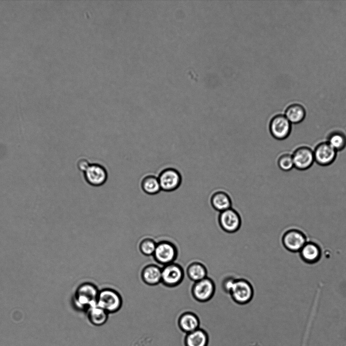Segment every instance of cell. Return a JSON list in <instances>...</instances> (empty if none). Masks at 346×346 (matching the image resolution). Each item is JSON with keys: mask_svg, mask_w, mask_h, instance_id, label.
Masks as SVG:
<instances>
[{"mask_svg": "<svg viewBox=\"0 0 346 346\" xmlns=\"http://www.w3.org/2000/svg\"><path fill=\"white\" fill-rule=\"evenodd\" d=\"M327 142L336 151H340L346 146V137L341 132H334L330 134Z\"/></svg>", "mask_w": 346, "mask_h": 346, "instance_id": "603a6c76", "label": "cell"}, {"mask_svg": "<svg viewBox=\"0 0 346 346\" xmlns=\"http://www.w3.org/2000/svg\"><path fill=\"white\" fill-rule=\"evenodd\" d=\"M141 278L147 285H156L161 283V268L154 264L147 265L141 272Z\"/></svg>", "mask_w": 346, "mask_h": 346, "instance_id": "e0dca14e", "label": "cell"}, {"mask_svg": "<svg viewBox=\"0 0 346 346\" xmlns=\"http://www.w3.org/2000/svg\"><path fill=\"white\" fill-rule=\"evenodd\" d=\"M278 167L282 171H289L294 167L292 156L289 153H283L277 159Z\"/></svg>", "mask_w": 346, "mask_h": 346, "instance_id": "d4e9b609", "label": "cell"}, {"mask_svg": "<svg viewBox=\"0 0 346 346\" xmlns=\"http://www.w3.org/2000/svg\"><path fill=\"white\" fill-rule=\"evenodd\" d=\"M220 228L227 234H234L239 230L242 220L239 213L231 208L220 212L218 218Z\"/></svg>", "mask_w": 346, "mask_h": 346, "instance_id": "ba28073f", "label": "cell"}, {"mask_svg": "<svg viewBox=\"0 0 346 346\" xmlns=\"http://www.w3.org/2000/svg\"><path fill=\"white\" fill-rule=\"evenodd\" d=\"M209 341L207 332L200 328L186 334L184 340L185 346H207Z\"/></svg>", "mask_w": 346, "mask_h": 346, "instance_id": "ac0fdd59", "label": "cell"}, {"mask_svg": "<svg viewBox=\"0 0 346 346\" xmlns=\"http://www.w3.org/2000/svg\"><path fill=\"white\" fill-rule=\"evenodd\" d=\"M236 278L231 274L223 277L219 284L221 290L225 294H229Z\"/></svg>", "mask_w": 346, "mask_h": 346, "instance_id": "484cf974", "label": "cell"}, {"mask_svg": "<svg viewBox=\"0 0 346 346\" xmlns=\"http://www.w3.org/2000/svg\"><path fill=\"white\" fill-rule=\"evenodd\" d=\"M216 285L214 280L207 277L199 281L192 283L190 293L192 298L197 302L205 303L214 297Z\"/></svg>", "mask_w": 346, "mask_h": 346, "instance_id": "3957f363", "label": "cell"}, {"mask_svg": "<svg viewBox=\"0 0 346 346\" xmlns=\"http://www.w3.org/2000/svg\"><path fill=\"white\" fill-rule=\"evenodd\" d=\"M156 175L161 191L165 193L174 191L181 185L182 177L180 173L167 164L162 167Z\"/></svg>", "mask_w": 346, "mask_h": 346, "instance_id": "277c9868", "label": "cell"}, {"mask_svg": "<svg viewBox=\"0 0 346 346\" xmlns=\"http://www.w3.org/2000/svg\"><path fill=\"white\" fill-rule=\"evenodd\" d=\"M185 272L187 278L193 283L208 277L206 266L199 260H194L189 263L185 270Z\"/></svg>", "mask_w": 346, "mask_h": 346, "instance_id": "5bb4252c", "label": "cell"}, {"mask_svg": "<svg viewBox=\"0 0 346 346\" xmlns=\"http://www.w3.org/2000/svg\"><path fill=\"white\" fill-rule=\"evenodd\" d=\"M91 162L85 158H80L77 162L78 169L83 173L89 167Z\"/></svg>", "mask_w": 346, "mask_h": 346, "instance_id": "4316f807", "label": "cell"}, {"mask_svg": "<svg viewBox=\"0 0 346 346\" xmlns=\"http://www.w3.org/2000/svg\"><path fill=\"white\" fill-rule=\"evenodd\" d=\"M157 243L151 238L142 240L139 245V249L144 255L149 256L153 255Z\"/></svg>", "mask_w": 346, "mask_h": 346, "instance_id": "cb8c5ba5", "label": "cell"}, {"mask_svg": "<svg viewBox=\"0 0 346 346\" xmlns=\"http://www.w3.org/2000/svg\"><path fill=\"white\" fill-rule=\"evenodd\" d=\"M99 290L97 286L90 282L80 284L77 288L73 304L79 311H87L90 307L97 304Z\"/></svg>", "mask_w": 346, "mask_h": 346, "instance_id": "6da1fadb", "label": "cell"}, {"mask_svg": "<svg viewBox=\"0 0 346 346\" xmlns=\"http://www.w3.org/2000/svg\"><path fill=\"white\" fill-rule=\"evenodd\" d=\"M83 174L86 183L93 187L103 185L108 178V172L106 168L98 163H91Z\"/></svg>", "mask_w": 346, "mask_h": 346, "instance_id": "9c48e42d", "label": "cell"}, {"mask_svg": "<svg viewBox=\"0 0 346 346\" xmlns=\"http://www.w3.org/2000/svg\"><path fill=\"white\" fill-rule=\"evenodd\" d=\"M178 255V249L174 243L163 240L157 243L153 256L157 263L164 266L174 262Z\"/></svg>", "mask_w": 346, "mask_h": 346, "instance_id": "52a82bcc", "label": "cell"}, {"mask_svg": "<svg viewBox=\"0 0 346 346\" xmlns=\"http://www.w3.org/2000/svg\"><path fill=\"white\" fill-rule=\"evenodd\" d=\"M97 305L109 314L118 312L122 305V298L116 290L109 288L99 290Z\"/></svg>", "mask_w": 346, "mask_h": 346, "instance_id": "5b68a950", "label": "cell"}, {"mask_svg": "<svg viewBox=\"0 0 346 346\" xmlns=\"http://www.w3.org/2000/svg\"><path fill=\"white\" fill-rule=\"evenodd\" d=\"M282 242L287 250L297 252L306 244V238L301 232L297 229H291L284 234Z\"/></svg>", "mask_w": 346, "mask_h": 346, "instance_id": "4fadbf2b", "label": "cell"}, {"mask_svg": "<svg viewBox=\"0 0 346 346\" xmlns=\"http://www.w3.org/2000/svg\"><path fill=\"white\" fill-rule=\"evenodd\" d=\"M232 300L238 305H244L253 299L254 287L250 281L244 278H236L229 294Z\"/></svg>", "mask_w": 346, "mask_h": 346, "instance_id": "7a4b0ae2", "label": "cell"}, {"mask_svg": "<svg viewBox=\"0 0 346 346\" xmlns=\"http://www.w3.org/2000/svg\"><path fill=\"white\" fill-rule=\"evenodd\" d=\"M178 323L180 329L187 334L199 328L200 320L195 313L188 311L180 315Z\"/></svg>", "mask_w": 346, "mask_h": 346, "instance_id": "9a60e30c", "label": "cell"}, {"mask_svg": "<svg viewBox=\"0 0 346 346\" xmlns=\"http://www.w3.org/2000/svg\"><path fill=\"white\" fill-rule=\"evenodd\" d=\"M313 151L315 161L323 166L332 164L336 158L337 153V151L327 141L320 143Z\"/></svg>", "mask_w": 346, "mask_h": 346, "instance_id": "7c38bea8", "label": "cell"}, {"mask_svg": "<svg viewBox=\"0 0 346 346\" xmlns=\"http://www.w3.org/2000/svg\"><path fill=\"white\" fill-rule=\"evenodd\" d=\"M292 156L294 167L300 170L308 169L315 162L314 151L307 146L297 148Z\"/></svg>", "mask_w": 346, "mask_h": 346, "instance_id": "8fae6325", "label": "cell"}, {"mask_svg": "<svg viewBox=\"0 0 346 346\" xmlns=\"http://www.w3.org/2000/svg\"><path fill=\"white\" fill-rule=\"evenodd\" d=\"M300 251L301 257L308 263H315L320 258L321 250L315 243H306Z\"/></svg>", "mask_w": 346, "mask_h": 346, "instance_id": "d6986e66", "label": "cell"}, {"mask_svg": "<svg viewBox=\"0 0 346 346\" xmlns=\"http://www.w3.org/2000/svg\"><path fill=\"white\" fill-rule=\"evenodd\" d=\"M185 277V269L175 262L161 268V283L168 288H174L182 283Z\"/></svg>", "mask_w": 346, "mask_h": 346, "instance_id": "8992f818", "label": "cell"}, {"mask_svg": "<svg viewBox=\"0 0 346 346\" xmlns=\"http://www.w3.org/2000/svg\"><path fill=\"white\" fill-rule=\"evenodd\" d=\"M140 186L145 194L150 196L157 195L161 191L157 175L152 173L146 174L141 178Z\"/></svg>", "mask_w": 346, "mask_h": 346, "instance_id": "2e32d148", "label": "cell"}, {"mask_svg": "<svg viewBox=\"0 0 346 346\" xmlns=\"http://www.w3.org/2000/svg\"><path fill=\"white\" fill-rule=\"evenodd\" d=\"M291 123L284 114H278L271 118L269 129L271 136L278 140H283L290 135Z\"/></svg>", "mask_w": 346, "mask_h": 346, "instance_id": "30bf717a", "label": "cell"}, {"mask_svg": "<svg viewBox=\"0 0 346 346\" xmlns=\"http://www.w3.org/2000/svg\"><path fill=\"white\" fill-rule=\"evenodd\" d=\"M86 312L89 322L95 326L103 325L108 319L109 313L97 304L90 307Z\"/></svg>", "mask_w": 346, "mask_h": 346, "instance_id": "44dd1931", "label": "cell"}, {"mask_svg": "<svg viewBox=\"0 0 346 346\" xmlns=\"http://www.w3.org/2000/svg\"><path fill=\"white\" fill-rule=\"evenodd\" d=\"M284 115L291 124H297L304 120L305 110L302 105L294 103L287 107Z\"/></svg>", "mask_w": 346, "mask_h": 346, "instance_id": "7402d4cb", "label": "cell"}, {"mask_svg": "<svg viewBox=\"0 0 346 346\" xmlns=\"http://www.w3.org/2000/svg\"><path fill=\"white\" fill-rule=\"evenodd\" d=\"M211 203L217 211L223 212L231 208V201L228 195L221 191L215 192L211 197Z\"/></svg>", "mask_w": 346, "mask_h": 346, "instance_id": "ffe728a7", "label": "cell"}]
</instances>
